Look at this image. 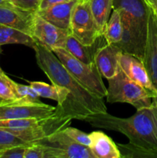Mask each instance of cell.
Segmentation results:
<instances>
[{"mask_svg": "<svg viewBox=\"0 0 157 158\" xmlns=\"http://www.w3.org/2000/svg\"><path fill=\"white\" fill-rule=\"evenodd\" d=\"M108 103H127L136 110L152 106V96L141 85L131 80L120 68L118 73L108 80Z\"/></svg>", "mask_w": 157, "mask_h": 158, "instance_id": "4", "label": "cell"}, {"mask_svg": "<svg viewBox=\"0 0 157 158\" xmlns=\"http://www.w3.org/2000/svg\"><path fill=\"white\" fill-rule=\"evenodd\" d=\"M15 89L18 98H26L35 102L40 101L39 95L30 85L26 86L15 83Z\"/></svg>", "mask_w": 157, "mask_h": 158, "instance_id": "25", "label": "cell"}, {"mask_svg": "<svg viewBox=\"0 0 157 158\" xmlns=\"http://www.w3.org/2000/svg\"><path fill=\"white\" fill-rule=\"evenodd\" d=\"M77 2L78 0H70L58 3L47 9L38 10L36 13L49 23L70 33L72 11Z\"/></svg>", "mask_w": 157, "mask_h": 158, "instance_id": "14", "label": "cell"}, {"mask_svg": "<svg viewBox=\"0 0 157 158\" xmlns=\"http://www.w3.org/2000/svg\"><path fill=\"white\" fill-rule=\"evenodd\" d=\"M120 68L132 80L147 89L152 97L157 94L156 89L152 86L143 61L132 54L122 51L119 56Z\"/></svg>", "mask_w": 157, "mask_h": 158, "instance_id": "11", "label": "cell"}, {"mask_svg": "<svg viewBox=\"0 0 157 158\" xmlns=\"http://www.w3.org/2000/svg\"><path fill=\"white\" fill-rule=\"evenodd\" d=\"M119 46L106 43L100 46L95 54V63L101 76L109 80L118 73L120 69L119 56L122 52Z\"/></svg>", "mask_w": 157, "mask_h": 158, "instance_id": "12", "label": "cell"}, {"mask_svg": "<svg viewBox=\"0 0 157 158\" xmlns=\"http://www.w3.org/2000/svg\"><path fill=\"white\" fill-rule=\"evenodd\" d=\"M123 35V29L120 15L118 11L112 9V12L109 16L103 32V37L107 43L115 45L122 41Z\"/></svg>", "mask_w": 157, "mask_h": 158, "instance_id": "20", "label": "cell"}, {"mask_svg": "<svg viewBox=\"0 0 157 158\" xmlns=\"http://www.w3.org/2000/svg\"><path fill=\"white\" fill-rule=\"evenodd\" d=\"M142 61L157 91V16L153 9L149 13L147 39Z\"/></svg>", "mask_w": 157, "mask_h": 158, "instance_id": "10", "label": "cell"}, {"mask_svg": "<svg viewBox=\"0 0 157 158\" xmlns=\"http://www.w3.org/2000/svg\"><path fill=\"white\" fill-rule=\"evenodd\" d=\"M66 69L80 82L85 87L99 98L103 99L107 95V88L105 86L103 77L99 72L95 63L86 64L75 58L64 48L52 50Z\"/></svg>", "mask_w": 157, "mask_h": 158, "instance_id": "5", "label": "cell"}, {"mask_svg": "<svg viewBox=\"0 0 157 158\" xmlns=\"http://www.w3.org/2000/svg\"><path fill=\"white\" fill-rule=\"evenodd\" d=\"M0 6H13L8 0H0ZM15 7V6H14Z\"/></svg>", "mask_w": 157, "mask_h": 158, "instance_id": "31", "label": "cell"}, {"mask_svg": "<svg viewBox=\"0 0 157 158\" xmlns=\"http://www.w3.org/2000/svg\"><path fill=\"white\" fill-rule=\"evenodd\" d=\"M145 2H146L152 9H153L155 12H157V3L155 0H145Z\"/></svg>", "mask_w": 157, "mask_h": 158, "instance_id": "30", "label": "cell"}, {"mask_svg": "<svg viewBox=\"0 0 157 158\" xmlns=\"http://www.w3.org/2000/svg\"><path fill=\"white\" fill-rule=\"evenodd\" d=\"M106 43L103 35L99 36L95 43L92 46H86L80 43L72 35L69 34L66 39L64 49L73 56L75 58L86 64H93L95 63V54L100 46Z\"/></svg>", "mask_w": 157, "mask_h": 158, "instance_id": "15", "label": "cell"}, {"mask_svg": "<svg viewBox=\"0 0 157 158\" xmlns=\"http://www.w3.org/2000/svg\"><path fill=\"white\" fill-rule=\"evenodd\" d=\"M24 158H46V150L40 143H31L26 148Z\"/></svg>", "mask_w": 157, "mask_h": 158, "instance_id": "27", "label": "cell"}, {"mask_svg": "<svg viewBox=\"0 0 157 158\" xmlns=\"http://www.w3.org/2000/svg\"><path fill=\"white\" fill-rule=\"evenodd\" d=\"M29 85L38 93L40 97L55 100L58 106H62L69 97V92L56 85H49L44 82H29Z\"/></svg>", "mask_w": 157, "mask_h": 158, "instance_id": "19", "label": "cell"}, {"mask_svg": "<svg viewBox=\"0 0 157 158\" xmlns=\"http://www.w3.org/2000/svg\"><path fill=\"white\" fill-rule=\"evenodd\" d=\"M155 13H156V16H157V12H155Z\"/></svg>", "mask_w": 157, "mask_h": 158, "instance_id": "35", "label": "cell"}, {"mask_svg": "<svg viewBox=\"0 0 157 158\" xmlns=\"http://www.w3.org/2000/svg\"><path fill=\"white\" fill-rule=\"evenodd\" d=\"M33 49L38 67L52 84L69 92V97L62 106L74 113L78 120H84L89 115L107 113L103 99L92 94L77 80L52 50L37 42Z\"/></svg>", "mask_w": 157, "mask_h": 158, "instance_id": "2", "label": "cell"}, {"mask_svg": "<svg viewBox=\"0 0 157 158\" xmlns=\"http://www.w3.org/2000/svg\"><path fill=\"white\" fill-rule=\"evenodd\" d=\"M152 8L145 0H112V9L119 12L123 29V40L115 46L143 60Z\"/></svg>", "mask_w": 157, "mask_h": 158, "instance_id": "3", "label": "cell"}, {"mask_svg": "<svg viewBox=\"0 0 157 158\" xmlns=\"http://www.w3.org/2000/svg\"><path fill=\"white\" fill-rule=\"evenodd\" d=\"M84 121L95 127L124 134L129 140V143L118 145L131 153L130 157L157 158V110L152 104L136 110L135 114L128 118L105 113L88 116Z\"/></svg>", "mask_w": 157, "mask_h": 158, "instance_id": "1", "label": "cell"}, {"mask_svg": "<svg viewBox=\"0 0 157 158\" xmlns=\"http://www.w3.org/2000/svg\"><path fill=\"white\" fill-rule=\"evenodd\" d=\"M89 4L99 35L102 36L112 10V0H90Z\"/></svg>", "mask_w": 157, "mask_h": 158, "instance_id": "17", "label": "cell"}, {"mask_svg": "<svg viewBox=\"0 0 157 158\" xmlns=\"http://www.w3.org/2000/svg\"><path fill=\"white\" fill-rule=\"evenodd\" d=\"M78 2H89L90 0H78Z\"/></svg>", "mask_w": 157, "mask_h": 158, "instance_id": "33", "label": "cell"}, {"mask_svg": "<svg viewBox=\"0 0 157 158\" xmlns=\"http://www.w3.org/2000/svg\"><path fill=\"white\" fill-rule=\"evenodd\" d=\"M35 12L14 6H0V24L17 29L32 35Z\"/></svg>", "mask_w": 157, "mask_h": 158, "instance_id": "13", "label": "cell"}, {"mask_svg": "<svg viewBox=\"0 0 157 158\" xmlns=\"http://www.w3.org/2000/svg\"><path fill=\"white\" fill-rule=\"evenodd\" d=\"M29 145L14 146L0 151V158H24L26 148Z\"/></svg>", "mask_w": 157, "mask_h": 158, "instance_id": "28", "label": "cell"}, {"mask_svg": "<svg viewBox=\"0 0 157 158\" xmlns=\"http://www.w3.org/2000/svg\"><path fill=\"white\" fill-rule=\"evenodd\" d=\"M18 98L15 89V82L11 80L0 67V100Z\"/></svg>", "mask_w": 157, "mask_h": 158, "instance_id": "21", "label": "cell"}, {"mask_svg": "<svg viewBox=\"0 0 157 158\" xmlns=\"http://www.w3.org/2000/svg\"><path fill=\"white\" fill-rule=\"evenodd\" d=\"M15 8L24 11L36 12L42 0H8Z\"/></svg>", "mask_w": 157, "mask_h": 158, "instance_id": "26", "label": "cell"}, {"mask_svg": "<svg viewBox=\"0 0 157 158\" xmlns=\"http://www.w3.org/2000/svg\"><path fill=\"white\" fill-rule=\"evenodd\" d=\"M68 1H70V0H42L39 8H38V10L47 9V8L51 7L52 6H55V5L58 4V3L65 2Z\"/></svg>", "mask_w": 157, "mask_h": 158, "instance_id": "29", "label": "cell"}, {"mask_svg": "<svg viewBox=\"0 0 157 158\" xmlns=\"http://www.w3.org/2000/svg\"><path fill=\"white\" fill-rule=\"evenodd\" d=\"M1 46H0V54L2 53V48H1Z\"/></svg>", "mask_w": 157, "mask_h": 158, "instance_id": "34", "label": "cell"}, {"mask_svg": "<svg viewBox=\"0 0 157 158\" xmlns=\"http://www.w3.org/2000/svg\"><path fill=\"white\" fill-rule=\"evenodd\" d=\"M6 44H22L33 49L36 41L26 32L0 24V46Z\"/></svg>", "mask_w": 157, "mask_h": 158, "instance_id": "18", "label": "cell"}, {"mask_svg": "<svg viewBox=\"0 0 157 158\" xmlns=\"http://www.w3.org/2000/svg\"><path fill=\"white\" fill-rule=\"evenodd\" d=\"M69 32L54 26L35 12L32 28V37L38 43L50 50L64 48Z\"/></svg>", "mask_w": 157, "mask_h": 158, "instance_id": "9", "label": "cell"}, {"mask_svg": "<svg viewBox=\"0 0 157 158\" xmlns=\"http://www.w3.org/2000/svg\"><path fill=\"white\" fill-rule=\"evenodd\" d=\"M89 148L95 158H120L121 152L113 140L102 131L90 133Z\"/></svg>", "mask_w": 157, "mask_h": 158, "instance_id": "16", "label": "cell"}, {"mask_svg": "<svg viewBox=\"0 0 157 158\" xmlns=\"http://www.w3.org/2000/svg\"><path fill=\"white\" fill-rule=\"evenodd\" d=\"M38 143L46 148V158H95L89 147L74 141L62 130L53 133Z\"/></svg>", "mask_w": 157, "mask_h": 158, "instance_id": "7", "label": "cell"}, {"mask_svg": "<svg viewBox=\"0 0 157 158\" xmlns=\"http://www.w3.org/2000/svg\"><path fill=\"white\" fill-rule=\"evenodd\" d=\"M155 1H156V3H157V0H155Z\"/></svg>", "mask_w": 157, "mask_h": 158, "instance_id": "36", "label": "cell"}, {"mask_svg": "<svg viewBox=\"0 0 157 158\" xmlns=\"http://www.w3.org/2000/svg\"><path fill=\"white\" fill-rule=\"evenodd\" d=\"M58 106L35 102L26 98L0 100V120L46 118L55 114Z\"/></svg>", "mask_w": 157, "mask_h": 158, "instance_id": "6", "label": "cell"}, {"mask_svg": "<svg viewBox=\"0 0 157 158\" xmlns=\"http://www.w3.org/2000/svg\"><path fill=\"white\" fill-rule=\"evenodd\" d=\"M46 118H22L0 120V128L2 129H20L39 124Z\"/></svg>", "mask_w": 157, "mask_h": 158, "instance_id": "22", "label": "cell"}, {"mask_svg": "<svg viewBox=\"0 0 157 158\" xmlns=\"http://www.w3.org/2000/svg\"><path fill=\"white\" fill-rule=\"evenodd\" d=\"M70 34L86 46L93 45L99 37L89 2L78 1L75 4L71 19Z\"/></svg>", "mask_w": 157, "mask_h": 158, "instance_id": "8", "label": "cell"}, {"mask_svg": "<svg viewBox=\"0 0 157 158\" xmlns=\"http://www.w3.org/2000/svg\"><path fill=\"white\" fill-rule=\"evenodd\" d=\"M29 144L31 143H26L6 130L0 128V151L10 147Z\"/></svg>", "mask_w": 157, "mask_h": 158, "instance_id": "23", "label": "cell"}, {"mask_svg": "<svg viewBox=\"0 0 157 158\" xmlns=\"http://www.w3.org/2000/svg\"><path fill=\"white\" fill-rule=\"evenodd\" d=\"M152 104L157 110V94L152 98Z\"/></svg>", "mask_w": 157, "mask_h": 158, "instance_id": "32", "label": "cell"}, {"mask_svg": "<svg viewBox=\"0 0 157 158\" xmlns=\"http://www.w3.org/2000/svg\"><path fill=\"white\" fill-rule=\"evenodd\" d=\"M62 131L66 135L69 136L74 141L86 147H89L90 145L91 140L89 137V134L83 132L76 128L70 127L69 126L62 129Z\"/></svg>", "mask_w": 157, "mask_h": 158, "instance_id": "24", "label": "cell"}]
</instances>
